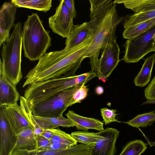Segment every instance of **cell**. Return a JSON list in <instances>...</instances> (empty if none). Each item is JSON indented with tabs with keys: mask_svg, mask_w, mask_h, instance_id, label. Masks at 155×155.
Segmentation results:
<instances>
[{
	"mask_svg": "<svg viewBox=\"0 0 155 155\" xmlns=\"http://www.w3.org/2000/svg\"><path fill=\"white\" fill-rule=\"evenodd\" d=\"M147 148L146 144L141 140L130 141L123 147L119 155H140Z\"/></svg>",
	"mask_w": 155,
	"mask_h": 155,
	"instance_id": "484cf974",
	"label": "cell"
},
{
	"mask_svg": "<svg viewBox=\"0 0 155 155\" xmlns=\"http://www.w3.org/2000/svg\"><path fill=\"white\" fill-rule=\"evenodd\" d=\"M90 21H97L104 16L114 4L112 0H89Z\"/></svg>",
	"mask_w": 155,
	"mask_h": 155,
	"instance_id": "d6986e66",
	"label": "cell"
},
{
	"mask_svg": "<svg viewBox=\"0 0 155 155\" xmlns=\"http://www.w3.org/2000/svg\"><path fill=\"white\" fill-rule=\"evenodd\" d=\"M155 44V25L143 33L127 39L124 45V55L121 59L127 63L138 62L152 52Z\"/></svg>",
	"mask_w": 155,
	"mask_h": 155,
	"instance_id": "52a82bcc",
	"label": "cell"
},
{
	"mask_svg": "<svg viewBox=\"0 0 155 155\" xmlns=\"http://www.w3.org/2000/svg\"><path fill=\"white\" fill-rule=\"evenodd\" d=\"M70 147L68 146L60 143H51L49 146L44 149L40 150H63Z\"/></svg>",
	"mask_w": 155,
	"mask_h": 155,
	"instance_id": "d590c367",
	"label": "cell"
},
{
	"mask_svg": "<svg viewBox=\"0 0 155 155\" xmlns=\"http://www.w3.org/2000/svg\"><path fill=\"white\" fill-rule=\"evenodd\" d=\"M155 18V9L147 11L134 13L126 17L123 23L124 29Z\"/></svg>",
	"mask_w": 155,
	"mask_h": 155,
	"instance_id": "603a6c76",
	"label": "cell"
},
{
	"mask_svg": "<svg viewBox=\"0 0 155 155\" xmlns=\"http://www.w3.org/2000/svg\"><path fill=\"white\" fill-rule=\"evenodd\" d=\"M64 2L71 16L74 19L76 17L77 14L75 7L74 1L73 0H64Z\"/></svg>",
	"mask_w": 155,
	"mask_h": 155,
	"instance_id": "e575fe53",
	"label": "cell"
},
{
	"mask_svg": "<svg viewBox=\"0 0 155 155\" xmlns=\"http://www.w3.org/2000/svg\"><path fill=\"white\" fill-rule=\"evenodd\" d=\"M36 137L32 128L23 129L17 136L16 143L13 151L37 150Z\"/></svg>",
	"mask_w": 155,
	"mask_h": 155,
	"instance_id": "ac0fdd59",
	"label": "cell"
},
{
	"mask_svg": "<svg viewBox=\"0 0 155 155\" xmlns=\"http://www.w3.org/2000/svg\"><path fill=\"white\" fill-rule=\"evenodd\" d=\"M6 106H0V155H10L15 145L17 136L9 124Z\"/></svg>",
	"mask_w": 155,
	"mask_h": 155,
	"instance_id": "8fae6325",
	"label": "cell"
},
{
	"mask_svg": "<svg viewBox=\"0 0 155 155\" xmlns=\"http://www.w3.org/2000/svg\"><path fill=\"white\" fill-rule=\"evenodd\" d=\"M53 135L50 139L51 143H60L66 145L70 147L77 144V142L71 134L58 128L52 129Z\"/></svg>",
	"mask_w": 155,
	"mask_h": 155,
	"instance_id": "83f0119b",
	"label": "cell"
},
{
	"mask_svg": "<svg viewBox=\"0 0 155 155\" xmlns=\"http://www.w3.org/2000/svg\"><path fill=\"white\" fill-rule=\"evenodd\" d=\"M120 132L116 129L107 127L99 131L100 137L90 148V155H114L116 153V143Z\"/></svg>",
	"mask_w": 155,
	"mask_h": 155,
	"instance_id": "30bf717a",
	"label": "cell"
},
{
	"mask_svg": "<svg viewBox=\"0 0 155 155\" xmlns=\"http://www.w3.org/2000/svg\"><path fill=\"white\" fill-rule=\"evenodd\" d=\"M37 150H42L49 146L51 144L50 140L45 138L41 135L36 136Z\"/></svg>",
	"mask_w": 155,
	"mask_h": 155,
	"instance_id": "836d02e7",
	"label": "cell"
},
{
	"mask_svg": "<svg viewBox=\"0 0 155 155\" xmlns=\"http://www.w3.org/2000/svg\"><path fill=\"white\" fill-rule=\"evenodd\" d=\"M144 96L148 100L155 101V76L144 90Z\"/></svg>",
	"mask_w": 155,
	"mask_h": 155,
	"instance_id": "1f68e13d",
	"label": "cell"
},
{
	"mask_svg": "<svg viewBox=\"0 0 155 155\" xmlns=\"http://www.w3.org/2000/svg\"><path fill=\"white\" fill-rule=\"evenodd\" d=\"M14 3L5 2L2 5L0 11V46L9 38L11 29L15 24V21L17 8Z\"/></svg>",
	"mask_w": 155,
	"mask_h": 155,
	"instance_id": "7c38bea8",
	"label": "cell"
},
{
	"mask_svg": "<svg viewBox=\"0 0 155 155\" xmlns=\"http://www.w3.org/2000/svg\"><path fill=\"white\" fill-rule=\"evenodd\" d=\"M90 150L89 146L80 143L63 150H15L12 153L15 155H90Z\"/></svg>",
	"mask_w": 155,
	"mask_h": 155,
	"instance_id": "4fadbf2b",
	"label": "cell"
},
{
	"mask_svg": "<svg viewBox=\"0 0 155 155\" xmlns=\"http://www.w3.org/2000/svg\"><path fill=\"white\" fill-rule=\"evenodd\" d=\"M22 30L21 23H16L9 38L4 43L1 51L0 70L7 79L16 86L22 78L21 70Z\"/></svg>",
	"mask_w": 155,
	"mask_h": 155,
	"instance_id": "5b68a950",
	"label": "cell"
},
{
	"mask_svg": "<svg viewBox=\"0 0 155 155\" xmlns=\"http://www.w3.org/2000/svg\"><path fill=\"white\" fill-rule=\"evenodd\" d=\"M104 91L103 87L101 86H98L95 89V92L98 95H100L103 94Z\"/></svg>",
	"mask_w": 155,
	"mask_h": 155,
	"instance_id": "74e56055",
	"label": "cell"
},
{
	"mask_svg": "<svg viewBox=\"0 0 155 155\" xmlns=\"http://www.w3.org/2000/svg\"><path fill=\"white\" fill-rule=\"evenodd\" d=\"M95 77L91 71L64 78H56L33 83L28 85L24 97L33 105L65 90L85 84Z\"/></svg>",
	"mask_w": 155,
	"mask_h": 155,
	"instance_id": "3957f363",
	"label": "cell"
},
{
	"mask_svg": "<svg viewBox=\"0 0 155 155\" xmlns=\"http://www.w3.org/2000/svg\"><path fill=\"white\" fill-rule=\"evenodd\" d=\"M20 106L22 112L34 131H37L43 129L37 124L32 113V103L27 100L24 96H21L20 99Z\"/></svg>",
	"mask_w": 155,
	"mask_h": 155,
	"instance_id": "4316f807",
	"label": "cell"
},
{
	"mask_svg": "<svg viewBox=\"0 0 155 155\" xmlns=\"http://www.w3.org/2000/svg\"><path fill=\"white\" fill-rule=\"evenodd\" d=\"M73 19L64 0H60L55 13L49 18V25L54 33L67 38L70 35L74 25Z\"/></svg>",
	"mask_w": 155,
	"mask_h": 155,
	"instance_id": "9c48e42d",
	"label": "cell"
},
{
	"mask_svg": "<svg viewBox=\"0 0 155 155\" xmlns=\"http://www.w3.org/2000/svg\"><path fill=\"white\" fill-rule=\"evenodd\" d=\"M155 121V113L153 111L137 115L133 119L124 122L133 127H145L152 125Z\"/></svg>",
	"mask_w": 155,
	"mask_h": 155,
	"instance_id": "d4e9b609",
	"label": "cell"
},
{
	"mask_svg": "<svg viewBox=\"0 0 155 155\" xmlns=\"http://www.w3.org/2000/svg\"><path fill=\"white\" fill-rule=\"evenodd\" d=\"M152 51H155V44L154 45L153 47L152 50Z\"/></svg>",
	"mask_w": 155,
	"mask_h": 155,
	"instance_id": "f35d334b",
	"label": "cell"
},
{
	"mask_svg": "<svg viewBox=\"0 0 155 155\" xmlns=\"http://www.w3.org/2000/svg\"><path fill=\"white\" fill-rule=\"evenodd\" d=\"M93 29L90 21L74 25L69 37L65 40L66 49H70L82 43Z\"/></svg>",
	"mask_w": 155,
	"mask_h": 155,
	"instance_id": "e0dca14e",
	"label": "cell"
},
{
	"mask_svg": "<svg viewBox=\"0 0 155 155\" xmlns=\"http://www.w3.org/2000/svg\"><path fill=\"white\" fill-rule=\"evenodd\" d=\"M89 88L84 84H82L81 87L74 93L73 95L71 106L77 103H80L87 97Z\"/></svg>",
	"mask_w": 155,
	"mask_h": 155,
	"instance_id": "4dcf8cb0",
	"label": "cell"
},
{
	"mask_svg": "<svg viewBox=\"0 0 155 155\" xmlns=\"http://www.w3.org/2000/svg\"><path fill=\"white\" fill-rule=\"evenodd\" d=\"M22 35L24 54L30 61L38 60L51 44L49 32L45 29L37 13L28 17L23 25Z\"/></svg>",
	"mask_w": 155,
	"mask_h": 155,
	"instance_id": "277c9868",
	"label": "cell"
},
{
	"mask_svg": "<svg viewBox=\"0 0 155 155\" xmlns=\"http://www.w3.org/2000/svg\"><path fill=\"white\" fill-rule=\"evenodd\" d=\"M65 115L75 124L78 130L87 131L92 129L100 131L104 129V123L98 119L82 116L71 110H69Z\"/></svg>",
	"mask_w": 155,
	"mask_h": 155,
	"instance_id": "2e32d148",
	"label": "cell"
},
{
	"mask_svg": "<svg viewBox=\"0 0 155 155\" xmlns=\"http://www.w3.org/2000/svg\"><path fill=\"white\" fill-rule=\"evenodd\" d=\"M71 135L77 143L89 146H94L100 137L98 132H90L86 131H74Z\"/></svg>",
	"mask_w": 155,
	"mask_h": 155,
	"instance_id": "cb8c5ba5",
	"label": "cell"
},
{
	"mask_svg": "<svg viewBox=\"0 0 155 155\" xmlns=\"http://www.w3.org/2000/svg\"><path fill=\"white\" fill-rule=\"evenodd\" d=\"M40 117L58 127H70L76 126L75 124L73 121L68 118L64 117L63 116L54 117Z\"/></svg>",
	"mask_w": 155,
	"mask_h": 155,
	"instance_id": "f1b7e54d",
	"label": "cell"
},
{
	"mask_svg": "<svg viewBox=\"0 0 155 155\" xmlns=\"http://www.w3.org/2000/svg\"><path fill=\"white\" fill-rule=\"evenodd\" d=\"M81 85L68 89L33 105L32 112L36 116L54 117L63 116L71 104L74 93Z\"/></svg>",
	"mask_w": 155,
	"mask_h": 155,
	"instance_id": "8992f818",
	"label": "cell"
},
{
	"mask_svg": "<svg viewBox=\"0 0 155 155\" xmlns=\"http://www.w3.org/2000/svg\"><path fill=\"white\" fill-rule=\"evenodd\" d=\"M10 155H15L14 154H13V153H11Z\"/></svg>",
	"mask_w": 155,
	"mask_h": 155,
	"instance_id": "ab89813d",
	"label": "cell"
},
{
	"mask_svg": "<svg viewBox=\"0 0 155 155\" xmlns=\"http://www.w3.org/2000/svg\"><path fill=\"white\" fill-rule=\"evenodd\" d=\"M33 116L38 125L44 130L52 129L58 127L48 121L42 119L40 117L34 115Z\"/></svg>",
	"mask_w": 155,
	"mask_h": 155,
	"instance_id": "d6a6232c",
	"label": "cell"
},
{
	"mask_svg": "<svg viewBox=\"0 0 155 155\" xmlns=\"http://www.w3.org/2000/svg\"><path fill=\"white\" fill-rule=\"evenodd\" d=\"M100 111L103 122L105 125L112 122H121L116 118L117 115L116 113L117 112V110L109 109L105 107L101 108Z\"/></svg>",
	"mask_w": 155,
	"mask_h": 155,
	"instance_id": "f546056e",
	"label": "cell"
},
{
	"mask_svg": "<svg viewBox=\"0 0 155 155\" xmlns=\"http://www.w3.org/2000/svg\"><path fill=\"white\" fill-rule=\"evenodd\" d=\"M21 96L16 86L11 83L0 70V106H10L17 103Z\"/></svg>",
	"mask_w": 155,
	"mask_h": 155,
	"instance_id": "9a60e30c",
	"label": "cell"
},
{
	"mask_svg": "<svg viewBox=\"0 0 155 155\" xmlns=\"http://www.w3.org/2000/svg\"><path fill=\"white\" fill-rule=\"evenodd\" d=\"M93 36L92 31L82 43L73 48L46 53L25 76L23 87L34 82L75 75L82 61L86 58L85 52Z\"/></svg>",
	"mask_w": 155,
	"mask_h": 155,
	"instance_id": "6da1fadb",
	"label": "cell"
},
{
	"mask_svg": "<svg viewBox=\"0 0 155 155\" xmlns=\"http://www.w3.org/2000/svg\"><path fill=\"white\" fill-rule=\"evenodd\" d=\"M123 17H119L114 3L111 9L102 18L91 22L93 29L92 40L85 52L86 58H90L91 71L99 78L98 69V58L101 49L107 43L116 41V31Z\"/></svg>",
	"mask_w": 155,
	"mask_h": 155,
	"instance_id": "7a4b0ae2",
	"label": "cell"
},
{
	"mask_svg": "<svg viewBox=\"0 0 155 155\" xmlns=\"http://www.w3.org/2000/svg\"><path fill=\"white\" fill-rule=\"evenodd\" d=\"M101 53L98 62V79L105 82L120 61V48L115 41L112 43L107 44L101 49Z\"/></svg>",
	"mask_w": 155,
	"mask_h": 155,
	"instance_id": "ba28073f",
	"label": "cell"
},
{
	"mask_svg": "<svg viewBox=\"0 0 155 155\" xmlns=\"http://www.w3.org/2000/svg\"><path fill=\"white\" fill-rule=\"evenodd\" d=\"M52 129L44 130L41 134L42 136L50 140L53 135V133Z\"/></svg>",
	"mask_w": 155,
	"mask_h": 155,
	"instance_id": "8d00e7d4",
	"label": "cell"
},
{
	"mask_svg": "<svg viewBox=\"0 0 155 155\" xmlns=\"http://www.w3.org/2000/svg\"><path fill=\"white\" fill-rule=\"evenodd\" d=\"M6 111L11 127L17 136L23 129L31 128L33 129L25 117L20 106L17 103L6 106Z\"/></svg>",
	"mask_w": 155,
	"mask_h": 155,
	"instance_id": "5bb4252c",
	"label": "cell"
},
{
	"mask_svg": "<svg viewBox=\"0 0 155 155\" xmlns=\"http://www.w3.org/2000/svg\"><path fill=\"white\" fill-rule=\"evenodd\" d=\"M155 25V18L127 28L123 32L124 38L127 39L134 38L148 31Z\"/></svg>",
	"mask_w": 155,
	"mask_h": 155,
	"instance_id": "44dd1931",
	"label": "cell"
},
{
	"mask_svg": "<svg viewBox=\"0 0 155 155\" xmlns=\"http://www.w3.org/2000/svg\"><path fill=\"white\" fill-rule=\"evenodd\" d=\"M11 2L18 7L32 9L46 12L52 6L51 0H12Z\"/></svg>",
	"mask_w": 155,
	"mask_h": 155,
	"instance_id": "7402d4cb",
	"label": "cell"
},
{
	"mask_svg": "<svg viewBox=\"0 0 155 155\" xmlns=\"http://www.w3.org/2000/svg\"><path fill=\"white\" fill-rule=\"evenodd\" d=\"M155 62V54L145 60L140 70L134 80V82L136 86L143 87L149 83Z\"/></svg>",
	"mask_w": 155,
	"mask_h": 155,
	"instance_id": "ffe728a7",
	"label": "cell"
}]
</instances>
